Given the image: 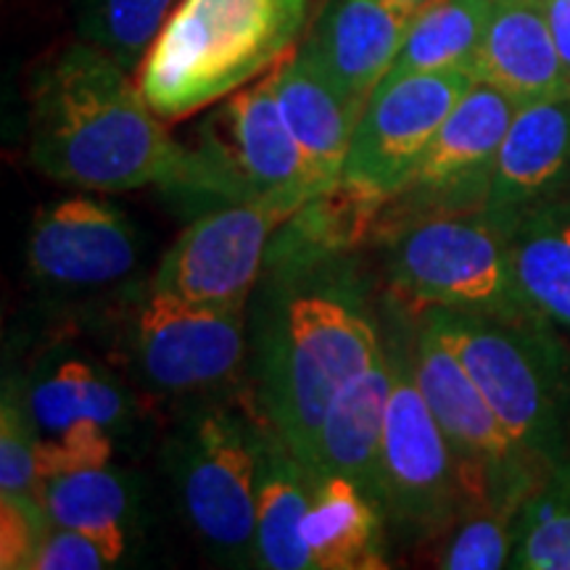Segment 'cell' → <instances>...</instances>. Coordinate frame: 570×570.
<instances>
[{"instance_id":"cell-1","label":"cell","mask_w":570,"mask_h":570,"mask_svg":"<svg viewBox=\"0 0 570 570\" xmlns=\"http://www.w3.org/2000/svg\"><path fill=\"white\" fill-rule=\"evenodd\" d=\"M267 275L248 323L254 407L309 468L333 396L386 338L348 259Z\"/></svg>"},{"instance_id":"cell-2","label":"cell","mask_w":570,"mask_h":570,"mask_svg":"<svg viewBox=\"0 0 570 570\" xmlns=\"http://www.w3.org/2000/svg\"><path fill=\"white\" fill-rule=\"evenodd\" d=\"M161 122L130 71L80 40L35 85L30 161L51 180L85 190L125 194L161 185L202 196V161Z\"/></svg>"},{"instance_id":"cell-3","label":"cell","mask_w":570,"mask_h":570,"mask_svg":"<svg viewBox=\"0 0 570 570\" xmlns=\"http://www.w3.org/2000/svg\"><path fill=\"white\" fill-rule=\"evenodd\" d=\"M312 0H180L140 67V90L161 119L233 96L283 61Z\"/></svg>"},{"instance_id":"cell-4","label":"cell","mask_w":570,"mask_h":570,"mask_svg":"<svg viewBox=\"0 0 570 570\" xmlns=\"http://www.w3.org/2000/svg\"><path fill=\"white\" fill-rule=\"evenodd\" d=\"M491 410L547 473L570 465V348L541 315L489 317L423 309Z\"/></svg>"},{"instance_id":"cell-5","label":"cell","mask_w":570,"mask_h":570,"mask_svg":"<svg viewBox=\"0 0 570 570\" xmlns=\"http://www.w3.org/2000/svg\"><path fill=\"white\" fill-rule=\"evenodd\" d=\"M98 331L111 365L142 396L188 407L230 396L244 381L246 309L196 306L146 283L114 298Z\"/></svg>"},{"instance_id":"cell-6","label":"cell","mask_w":570,"mask_h":570,"mask_svg":"<svg viewBox=\"0 0 570 570\" xmlns=\"http://www.w3.org/2000/svg\"><path fill=\"white\" fill-rule=\"evenodd\" d=\"M256 407L206 399L183 407L164 441L180 515L223 566H256Z\"/></svg>"},{"instance_id":"cell-7","label":"cell","mask_w":570,"mask_h":570,"mask_svg":"<svg viewBox=\"0 0 570 570\" xmlns=\"http://www.w3.org/2000/svg\"><path fill=\"white\" fill-rule=\"evenodd\" d=\"M383 267L404 302L468 315H537L512 275L508 233L487 209L428 214L386 227Z\"/></svg>"},{"instance_id":"cell-8","label":"cell","mask_w":570,"mask_h":570,"mask_svg":"<svg viewBox=\"0 0 570 570\" xmlns=\"http://www.w3.org/2000/svg\"><path fill=\"white\" fill-rule=\"evenodd\" d=\"M386 344L391 396L377 460L375 502L386 525L417 541L452 529L470 499L460 462L412 375L410 352H402L399 341Z\"/></svg>"},{"instance_id":"cell-9","label":"cell","mask_w":570,"mask_h":570,"mask_svg":"<svg viewBox=\"0 0 570 570\" xmlns=\"http://www.w3.org/2000/svg\"><path fill=\"white\" fill-rule=\"evenodd\" d=\"M410 367L460 462L468 499L520 512L547 470L512 439L487 396L433 327L417 323Z\"/></svg>"},{"instance_id":"cell-10","label":"cell","mask_w":570,"mask_h":570,"mask_svg":"<svg viewBox=\"0 0 570 570\" xmlns=\"http://www.w3.org/2000/svg\"><path fill=\"white\" fill-rule=\"evenodd\" d=\"M202 196L227 202H269L294 214L323 194L277 106L269 77L238 92L198 130Z\"/></svg>"},{"instance_id":"cell-11","label":"cell","mask_w":570,"mask_h":570,"mask_svg":"<svg viewBox=\"0 0 570 570\" xmlns=\"http://www.w3.org/2000/svg\"><path fill=\"white\" fill-rule=\"evenodd\" d=\"M291 214L269 202H227L194 219L161 256L151 288L209 309H246L269 240Z\"/></svg>"},{"instance_id":"cell-12","label":"cell","mask_w":570,"mask_h":570,"mask_svg":"<svg viewBox=\"0 0 570 570\" xmlns=\"http://www.w3.org/2000/svg\"><path fill=\"white\" fill-rule=\"evenodd\" d=\"M518 109L502 90L470 85L439 127L412 183L386 204L377 230L428 214L487 209L497 151Z\"/></svg>"},{"instance_id":"cell-13","label":"cell","mask_w":570,"mask_h":570,"mask_svg":"<svg viewBox=\"0 0 570 570\" xmlns=\"http://www.w3.org/2000/svg\"><path fill=\"white\" fill-rule=\"evenodd\" d=\"M475 80L468 71H417L386 77L356 122L344 177L389 202L415 177L439 127Z\"/></svg>"},{"instance_id":"cell-14","label":"cell","mask_w":570,"mask_h":570,"mask_svg":"<svg viewBox=\"0 0 570 570\" xmlns=\"http://www.w3.org/2000/svg\"><path fill=\"white\" fill-rule=\"evenodd\" d=\"M140 235L117 206L71 196L35 214L27 267L48 288L88 291L122 283L138 267Z\"/></svg>"},{"instance_id":"cell-15","label":"cell","mask_w":570,"mask_h":570,"mask_svg":"<svg viewBox=\"0 0 570 570\" xmlns=\"http://www.w3.org/2000/svg\"><path fill=\"white\" fill-rule=\"evenodd\" d=\"M415 13L394 0H327L298 53L344 96L367 106L394 67Z\"/></svg>"},{"instance_id":"cell-16","label":"cell","mask_w":570,"mask_h":570,"mask_svg":"<svg viewBox=\"0 0 570 570\" xmlns=\"http://www.w3.org/2000/svg\"><path fill=\"white\" fill-rule=\"evenodd\" d=\"M570 188V96L520 106L497 151L487 214L504 233Z\"/></svg>"},{"instance_id":"cell-17","label":"cell","mask_w":570,"mask_h":570,"mask_svg":"<svg viewBox=\"0 0 570 570\" xmlns=\"http://www.w3.org/2000/svg\"><path fill=\"white\" fill-rule=\"evenodd\" d=\"M470 75L475 82L502 90L518 106L570 96L541 0H494Z\"/></svg>"},{"instance_id":"cell-18","label":"cell","mask_w":570,"mask_h":570,"mask_svg":"<svg viewBox=\"0 0 570 570\" xmlns=\"http://www.w3.org/2000/svg\"><path fill=\"white\" fill-rule=\"evenodd\" d=\"M24 402L40 436L92 420L119 441L140 425L138 394L125 375L80 354L42 362L24 386Z\"/></svg>"},{"instance_id":"cell-19","label":"cell","mask_w":570,"mask_h":570,"mask_svg":"<svg viewBox=\"0 0 570 570\" xmlns=\"http://www.w3.org/2000/svg\"><path fill=\"white\" fill-rule=\"evenodd\" d=\"M389 198L341 175L331 188L298 206L269 240L265 273L348 259L377 233Z\"/></svg>"},{"instance_id":"cell-20","label":"cell","mask_w":570,"mask_h":570,"mask_svg":"<svg viewBox=\"0 0 570 570\" xmlns=\"http://www.w3.org/2000/svg\"><path fill=\"white\" fill-rule=\"evenodd\" d=\"M391 396L389 344L348 377L327 407L312 458V473H336L375 499L377 460ZM377 504V502H375Z\"/></svg>"},{"instance_id":"cell-21","label":"cell","mask_w":570,"mask_h":570,"mask_svg":"<svg viewBox=\"0 0 570 570\" xmlns=\"http://www.w3.org/2000/svg\"><path fill=\"white\" fill-rule=\"evenodd\" d=\"M315 494V473L262 417L256 428V568L315 570L304 541V520Z\"/></svg>"},{"instance_id":"cell-22","label":"cell","mask_w":570,"mask_h":570,"mask_svg":"<svg viewBox=\"0 0 570 570\" xmlns=\"http://www.w3.org/2000/svg\"><path fill=\"white\" fill-rule=\"evenodd\" d=\"M269 82L312 175L323 188H331L344 175L348 146L365 106L344 96L298 51L277 63Z\"/></svg>"},{"instance_id":"cell-23","label":"cell","mask_w":570,"mask_h":570,"mask_svg":"<svg viewBox=\"0 0 570 570\" xmlns=\"http://www.w3.org/2000/svg\"><path fill=\"white\" fill-rule=\"evenodd\" d=\"M386 518L373 497L336 473H315L304 541L315 570L389 568Z\"/></svg>"},{"instance_id":"cell-24","label":"cell","mask_w":570,"mask_h":570,"mask_svg":"<svg viewBox=\"0 0 570 570\" xmlns=\"http://www.w3.org/2000/svg\"><path fill=\"white\" fill-rule=\"evenodd\" d=\"M508 246L523 302L570 338V188L525 212Z\"/></svg>"},{"instance_id":"cell-25","label":"cell","mask_w":570,"mask_h":570,"mask_svg":"<svg viewBox=\"0 0 570 570\" xmlns=\"http://www.w3.org/2000/svg\"><path fill=\"white\" fill-rule=\"evenodd\" d=\"M40 502L53 525L92 533L114 566L125 560L138 518V487L122 470L106 465L53 475L40 483Z\"/></svg>"},{"instance_id":"cell-26","label":"cell","mask_w":570,"mask_h":570,"mask_svg":"<svg viewBox=\"0 0 570 570\" xmlns=\"http://www.w3.org/2000/svg\"><path fill=\"white\" fill-rule=\"evenodd\" d=\"M494 0H431L417 9L386 77L417 71H468L487 35ZM473 77V75H470Z\"/></svg>"},{"instance_id":"cell-27","label":"cell","mask_w":570,"mask_h":570,"mask_svg":"<svg viewBox=\"0 0 570 570\" xmlns=\"http://www.w3.org/2000/svg\"><path fill=\"white\" fill-rule=\"evenodd\" d=\"M175 9L177 0H82L77 32L132 75Z\"/></svg>"},{"instance_id":"cell-28","label":"cell","mask_w":570,"mask_h":570,"mask_svg":"<svg viewBox=\"0 0 570 570\" xmlns=\"http://www.w3.org/2000/svg\"><path fill=\"white\" fill-rule=\"evenodd\" d=\"M510 568L570 570V465L552 470L520 508Z\"/></svg>"},{"instance_id":"cell-29","label":"cell","mask_w":570,"mask_h":570,"mask_svg":"<svg viewBox=\"0 0 570 570\" xmlns=\"http://www.w3.org/2000/svg\"><path fill=\"white\" fill-rule=\"evenodd\" d=\"M515 525L518 512L494 504H473L446 531L436 566L444 570L510 568Z\"/></svg>"},{"instance_id":"cell-30","label":"cell","mask_w":570,"mask_h":570,"mask_svg":"<svg viewBox=\"0 0 570 570\" xmlns=\"http://www.w3.org/2000/svg\"><path fill=\"white\" fill-rule=\"evenodd\" d=\"M40 433L24 402V389L17 381L3 383L0 402V494H38Z\"/></svg>"},{"instance_id":"cell-31","label":"cell","mask_w":570,"mask_h":570,"mask_svg":"<svg viewBox=\"0 0 570 570\" xmlns=\"http://www.w3.org/2000/svg\"><path fill=\"white\" fill-rule=\"evenodd\" d=\"M117 439L104 425L82 420L56 436H40L38 470L40 483L53 475L80 473V470L111 465Z\"/></svg>"},{"instance_id":"cell-32","label":"cell","mask_w":570,"mask_h":570,"mask_svg":"<svg viewBox=\"0 0 570 570\" xmlns=\"http://www.w3.org/2000/svg\"><path fill=\"white\" fill-rule=\"evenodd\" d=\"M51 525L38 494H0V568L30 570Z\"/></svg>"},{"instance_id":"cell-33","label":"cell","mask_w":570,"mask_h":570,"mask_svg":"<svg viewBox=\"0 0 570 570\" xmlns=\"http://www.w3.org/2000/svg\"><path fill=\"white\" fill-rule=\"evenodd\" d=\"M114 568L111 554L92 533L51 525L30 570H104Z\"/></svg>"},{"instance_id":"cell-34","label":"cell","mask_w":570,"mask_h":570,"mask_svg":"<svg viewBox=\"0 0 570 570\" xmlns=\"http://www.w3.org/2000/svg\"><path fill=\"white\" fill-rule=\"evenodd\" d=\"M541 9H544L554 48L570 82V0H541Z\"/></svg>"},{"instance_id":"cell-35","label":"cell","mask_w":570,"mask_h":570,"mask_svg":"<svg viewBox=\"0 0 570 570\" xmlns=\"http://www.w3.org/2000/svg\"><path fill=\"white\" fill-rule=\"evenodd\" d=\"M394 3L410 6V9H423V6H428V3H431V0H394Z\"/></svg>"}]
</instances>
